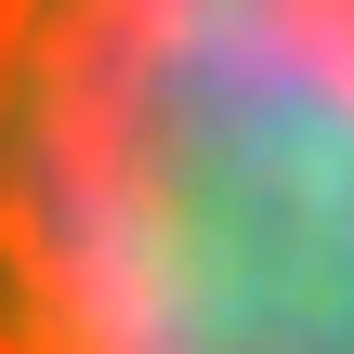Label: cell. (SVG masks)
I'll return each mask as SVG.
<instances>
[{"label": "cell", "instance_id": "cell-1", "mask_svg": "<svg viewBox=\"0 0 354 354\" xmlns=\"http://www.w3.org/2000/svg\"><path fill=\"white\" fill-rule=\"evenodd\" d=\"M0 354H354V0H0Z\"/></svg>", "mask_w": 354, "mask_h": 354}]
</instances>
